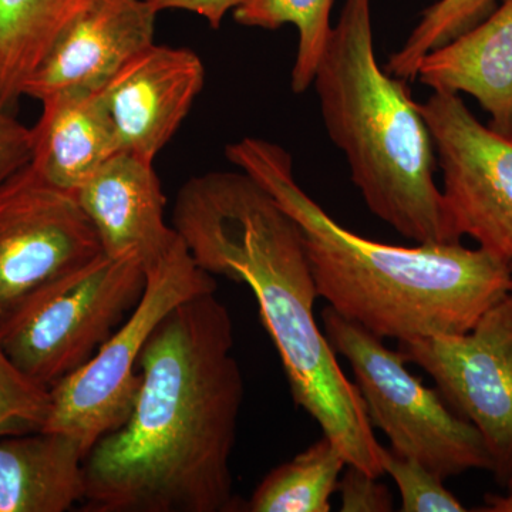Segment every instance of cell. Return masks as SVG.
I'll return each instance as SVG.
<instances>
[{"instance_id": "obj_26", "label": "cell", "mask_w": 512, "mask_h": 512, "mask_svg": "<svg viewBox=\"0 0 512 512\" xmlns=\"http://www.w3.org/2000/svg\"><path fill=\"white\" fill-rule=\"evenodd\" d=\"M505 494H487L484 497V507L480 511L485 512H512V487L505 488Z\"/></svg>"}, {"instance_id": "obj_24", "label": "cell", "mask_w": 512, "mask_h": 512, "mask_svg": "<svg viewBox=\"0 0 512 512\" xmlns=\"http://www.w3.org/2000/svg\"><path fill=\"white\" fill-rule=\"evenodd\" d=\"M32 130L0 109V185L30 163Z\"/></svg>"}, {"instance_id": "obj_6", "label": "cell", "mask_w": 512, "mask_h": 512, "mask_svg": "<svg viewBox=\"0 0 512 512\" xmlns=\"http://www.w3.org/2000/svg\"><path fill=\"white\" fill-rule=\"evenodd\" d=\"M322 323L333 352L352 367L370 424L390 440L392 450L444 480L471 470H491L476 427L454 412L439 390L424 386L407 369L399 349L387 348L382 338L329 306L322 311Z\"/></svg>"}, {"instance_id": "obj_13", "label": "cell", "mask_w": 512, "mask_h": 512, "mask_svg": "<svg viewBox=\"0 0 512 512\" xmlns=\"http://www.w3.org/2000/svg\"><path fill=\"white\" fill-rule=\"evenodd\" d=\"M74 195L96 229L104 254H137L147 268L178 237L165 224V195L153 164L133 154L121 151Z\"/></svg>"}, {"instance_id": "obj_28", "label": "cell", "mask_w": 512, "mask_h": 512, "mask_svg": "<svg viewBox=\"0 0 512 512\" xmlns=\"http://www.w3.org/2000/svg\"><path fill=\"white\" fill-rule=\"evenodd\" d=\"M510 487H512V481H511L510 485H508V487H507V488H510Z\"/></svg>"}, {"instance_id": "obj_1", "label": "cell", "mask_w": 512, "mask_h": 512, "mask_svg": "<svg viewBox=\"0 0 512 512\" xmlns=\"http://www.w3.org/2000/svg\"><path fill=\"white\" fill-rule=\"evenodd\" d=\"M133 412L84 460L90 512H225L244 402L231 313L215 292L175 306L147 340Z\"/></svg>"}, {"instance_id": "obj_17", "label": "cell", "mask_w": 512, "mask_h": 512, "mask_svg": "<svg viewBox=\"0 0 512 512\" xmlns=\"http://www.w3.org/2000/svg\"><path fill=\"white\" fill-rule=\"evenodd\" d=\"M83 0H0V109L15 113L26 83Z\"/></svg>"}, {"instance_id": "obj_2", "label": "cell", "mask_w": 512, "mask_h": 512, "mask_svg": "<svg viewBox=\"0 0 512 512\" xmlns=\"http://www.w3.org/2000/svg\"><path fill=\"white\" fill-rule=\"evenodd\" d=\"M173 228L202 271L249 286L293 402L319 424L349 466L382 477V444L365 402L315 318L318 289L291 215L244 171H211L181 185Z\"/></svg>"}, {"instance_id": "obj_20", "label": "cell", "mask_w": 512, "mask_h": 512, "mask_svg": "<svg viewBox=\"0 0 512 512\" xmlns=\"http://www.w3.org/2000/svg\"><path fill=\"white\" fill-rule=\"evenodd\" d=\"M495 9V0H439L424 10L404 45L390 56L386 72L397 79H416L424 56L474 28Z\"/></svg>"}, {"instance_id": "obj_18", "label": "cell", "mask_w": 512, "mask_h": 512, "mask_svg": "<svg viewBox=\"0 0 512 512\" xmlns=\"http://www.w3.org/2000/svg\"><path fill=\"white\" fill-rule=\"evenodd\" d=\"M348 466L332 440H319L292 460L274 468L256 487L247 510L251 512H329Z\"/></svg>"}, {"instance_id": "obj_23", "label": "cell", "mask_w": 512, "mask_h": 512, "mask_svg": "<svg viewBox=\"0 0 512 512\" xmlns=\"http://www.w3.org/2000/svg\"><path fill=\"white\" fill-rule=\"evenodd\" d=\"M340 511L343 512H390L394 500L386 485L379 483L377 477L355 466H346L340 476L338 491Z\"/></svg>"}, {"instance_id": "obj_27", "label": "cell", "mask_w": 512, "mask_h": 512, "mask_svg": "<svg viewBox=\"0 0 512 512\" xmlns=\"http://www.w3.org/2000/svg\"><path fill=\"white\" fill-rule=\"evenodd\" d=\"M510 271H511V292H512V259L510 261Z\"/></svg>"}, {"instance_id": "obj_22", "label": "cell", "mask_w": 512, "mask_h": 512, "mask_svg": "<svg viewBox=\"0 0 512 512\" xmlns=\"http://www.w3.org/2000/svg\"><path fill=\"white\" fill-rule=\"evenodd\" d=\"M383 473L389 474L400 491L403 512H464V504L447 490L444 478L426 466L396 453L390 447L380 448Z\"/></svg>"}, {"instance_id": "obj_5", "label": "cell", "mask_w": 512, "mask_h": 512, "mask_svg": "<svg viewBox=\"0 0 512 512\" xmlns=\"http://www.w3.org/2000/svg\"><path fill=\"white\" fill-rule=\"evenodd\" d=\"M146 284L140 256L101 252L29 293L0 320V346L20 372L50 390L96 355Z\"/></svg>"}, {"instance_id": "obj_16", "label": "cell", "mask_w": 512, "mask_h": 512, "mask_svg": "<svg viewBox=\"0 0 512 512\" xmlns=\"http://www.w3.org/2000/svg\"><path fill=\"white\" fill-rule=\"evenodd\" d=\"M83 448L67 434L0 437V512H64L86 495Z\"/></svg>"}, {"instance_id": "obj_11", "label": "cell", "mask_w": 512, "mask_h": 512, "mask_svg": "<svg viewBox=\"0 0 512 512\" xmlns=\"http://www.w3.org/2000/svg\"><path fill=\"white\" fill-rule=\"evenodd\" d=\"M205 86L201 57L187 47L148 46L97 92L121 151L153 164Z\"/></svg>"}, {"instance_id": "obj_7", "label": "cell", "mask_w": 512, "mask_h": 512, "mask_svg": "<svg viewBox=\"0 0 512 512\" xmlns=\"http://www.w3.org/2000/svg\"><path fill=\"white\" fill-rule=\"evenodd\" d=\"M147 284L136 308L96 355L50 392L42 430L67 434L84 454L126 423L138 392V359L151 333L175 306L201 293L217 292V281L195 264L180 235L146 268Z\"/></svg>"}, {"instance_id": "obj_3", "label": "cell", "mask_w": 512, "mask_h": 512, "mask_svg": "<svg viewBox=\"0 0 512 512\" xmlns=\"http://www.w3.org/2000/svg\"><path fill=\"white\" fill-rule=\"evenodd\" d=\"M225 156L258 181L301 228L319 298L382 339L461 335L511 292L510 262L454 244L397 247L360 237L313 201L285 148L247 137Z\"/></svg>"}, {"instance_id": "obj_9", "label": "cell", "mask_w": 512, "mask_h": 512, "mask_svg": "<svg viewBox=\"0 0 512 512\" xmlns=\"http://www.w3.org/2000/svg\"><path fill=\"white\" fill-rule=\"evenodd\" d=\"M443 173L444 200L458 237L512 259V137L484 126L458 94L419 104Z\"/></svg>"}, {"instance_id": "obj_10", "label": "cell", "mask_w": 512, "mask_h": 512, "mask_svg": "<svg viewBox=\"0 0 512 512\" xmlns=\"http://www.w3.org/2000/svg\"><path fill=\"white\" fill-rule=\"evenodd\" d=\"M103 252L73 192L30 164L0 185V320L29 293Z\"/></svg>"}, {"instance_id": "obj_4", "label": "cell", "mask_w": 512, "mask_h": 512, "mask_svg": "<svg viewBox=\"0 0 512 512\" xmlns=\"http://www.w3.org/2000/svg\"><path fill=\"white\" fill-rule=\"evenodd\" d=\"M372 0H346L313 86L367 208L416 244L460 242L436 183L433 138L406 80L377 63Z\"/></svg>"}, {"instance_id": "obj_19", "label": "cell", "mask_w": 512, "mask_h": 512, "mask_svg": "<svg viewBox=\"0 0 512 512\" xmlns=\"http://www.w3.org/2000/svg\"><path fill=\"white\" fill-rule=\"evenodd\" d=\"M332 6L333 0H241L232 15L245 28L275 30L293 25L298 29L291 84L293 93L302 94L312 86L332 35Z\"/></svg>"}, {"instance_id": "obj_8", "label": "cell", "mask_w": 512, "mask_h": 512, "mask_svg": "<svg viewBox=\"0 0 512 512\" xmlns=\"http://www.w3.org/2000/svg\"><path fill=\"white\" fill-rule=\"evenodd\" d=\"M436 382L451 409L483 437L495 481H512V292L461 335L397 342Z\"/></svg>"}, {"instance_id": "obj_12", "label": "cell", "mask_w": 512, "mask_h": 512, "mask_svg": "<svg viewBox=\"0 0 512 512\" xmlns=\"http://www.w3.org/2000/svg\"><path fill=\"white\" fill-rule=\"evenodd\" d=\"M157 15L147 0H83L30 76L25 97L100 92L153 45Z\"/></svg>"}, {"instance_id": "obj_14", "label": "cell", "mask_w": 512, "mask_h": 512, "mask_svg": "<svg viewBox=\"0 0 512 512\" xmlns=\"http://www.w3.org/2000/svg\"><path fill=\"white\" fill-rule=\"evenodd\" d=\"M417 79L433 92L473 96L490 127L512 137V0L421 59Z\"/></svg>"}, {"instance_id": "obj_15", "label": "cell", "mask_w": 512, "mask_h": 512, "mask_svg": "<svg viewBox=\"0 0 512 512\" xmlns=\"http://www.w3.org/2000/svg\"><path fill=\"white\" fill-rule=\"evenodd\" d=\"M30 167L53 187L73 192L121 153L97 93L63 92L40 101Z\"/></svg>"}, {"instance_id": "obj_25", "label": "cell", "mask_w": 512, "mask_h": 512, "mask_svg": "<svg viewBox=\"0 0 512 512\" xmlns=\"http://www.w3.org/2000/svg\"><path fill=\"white\" fill-rule=\"evenodd\" d=\"M157 13L164 10H185L207 20L212 29H220L222 20L241 0H147Z\"/></svg>"}, {"instance_id": "obj_21", "label": "cell", "mask_w": 512, "mask_h": 512, "mask_svg": "<svg viewBox=\"0 0 512 512\" xmlns=\"http://www.w3.org/2000/svg\"><path fill=\"white\" fill-rule=\"evenodd\" d=\"M49 412V389L20 372L0 346V437L42 430Z\"/></svg>"}]
</instances>
